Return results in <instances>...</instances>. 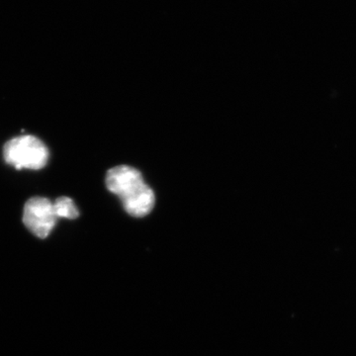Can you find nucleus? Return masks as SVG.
<instances>
[{
    "mask_svg": "<svg viewBox=\"0 0 356 356\" xmlns=\"http://www.w3.org/2000/svg\"><path fill=\"white\" fill-rule=\"evenodd\" d=\"M105 181L108 191L119 196L131 216L144 217L153 210L154 191L145 184L142 173L132 166H115L107 172Z\"/></svg>",
    "mask_w": 356,
    "mask_h": 356,
    "instance_id": "f257e3e1",
    "label": "nucleus"
},
{
    "mask_svg": "<svg viewBox=\"0 0 356 356\" xmlns=\"http://www.w3.org/2000/svg\"><path fill=\"white\" fill-rule=\"evenodd\" d=\"M4 159L17 170H38L48 163L49 151L34 136L24 135L8 140L3 149Z\"/></svg>",
    "mask_w": 356,
    "mask_h": 356,
    "instance_id": "f03ea898",
    "label": "nucleus"
},
{
    "mask_svg": "<svg viewBox=\"0 0 356 356\" xmlns=\"http://www.w3.org/2000/svg\"><path fill=\"white\" fill-rule=\"evenodd\" d=\"M57 220L53 203L48 198L33 197L26 202L23 222L38 238H44L50 235Z\"/></svg>",
    "mask_w": 356,
    "mask_h": 356,
    "instance_id": "7ed1b4c3",
    "label": "nucleus"
},
{
    "mask_svg": "<svg viewBox=\"0 0 356 356\" xmlns=\"http://www.w3.org/2000/svg\"><path fill=\"white\" fill-rule=\"evenodd\" d=\"M53 205L58 218L74 220L79 217V212L76 204L69 197L58 198Z\"/></svg>",
    "mask_w": 356,
    "mask_h": 356,
    "instance_id": "20e7f679",
    "label": "nucleus"
}]
</instances>
